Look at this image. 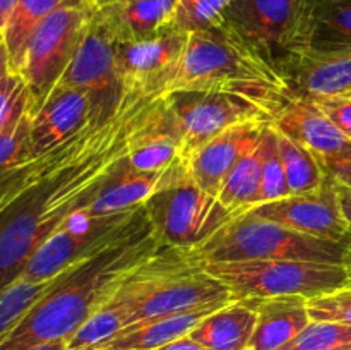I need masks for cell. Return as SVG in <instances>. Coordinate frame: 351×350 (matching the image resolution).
I'll use <instances>...</instances> for the list:
<instances>
[{
    "label": "cell",
    "instance_id": "cell-1",
    "mask_svg": "<svg viewBox=\"0 0 351 350\" xmlns=\"http://www.w3.org/2000/svg\"><path fill=\"white\" fill-rule=\"evenodd\" d=\"M161 96L123 91L71 163L0 213V290L21 277L34 250L72 213L96 201L127 160L134 136Z\"/></svg>",
    "mask_w": 351,
    "mask_h": 350
},
{
    "label": "cell",
    "instance_id": "cell-2",
    "mask_svg": "<svg viewBox=\"0 0 351 350\" xmlns=\"http://www.w3.org/2000/svg\"><path fill=\"white\" fill-rule=\"evenodd\" d=\"M163 247L146 216L125 237L58 275L47 294L3 340L0 350H31L67 340Z\"/></svg>",
    "mask_w": 351,
    "mask_h": 350
},
{
    "label": "cell",
    "instance_id": "cell-3",
    "mask_svg": "<svg viewBox=\"0 0 351 350\" xmlns=\"http://www.w3.org/2000/svg\"><path fill=\"white\" fill-rule=\"evenodd\" d=\"M232 93L281 108L291 93L281 71L254 54L223 26L189 34L178 72L167 93Z\"/></svg>",
    "mask_w": 351,
    "mask_h": 350
},
{
    "label": "cell",
    "instance_id": "cell-4",
    "mask_svg": "<svg viewBox=\"0 0 351 350\" xmlns=\"http://www.w3.org/2000/svg\"><path fill=\"white\" fill-rule=\"evenodd\" d=\"M127 305L129 325L235 301L192 250L163 247L115 292ZM127 325V326H129Z\"/></svg>",
    "mask_w": 351,
    "mask_h": 350
},
{
    "label": "cell",
    "instance_id": "cell-5",
    "mask_svg": "<svg viewBox=\"0 0 351 350\" xmlns=\"http://www.w3.org/2000/svg\"><path fill=\"white\" fill-rule=\"evenodd\" d=\"M144 208L165 247L187 250L204 244L237 216L216 196L199 187L185 158L165 168Z\"/></svg>",
    "mask_w": 351,
    "mask_h": 350
},
{
    "label": "cell",
    "instance_id": "cell-6",
    "mask_svg": "<svg viewBox=\"0 0 351 350\" xmlns=\"http://www.w3.org/2000/svg\"><path fill=\"white\" fill-rule=\"evenodd\" d=\"M348 240L336 242L304 235L278 223L242 213L219 229L211 239L195 247L192 254L201 263L297 259L343 264Z\"/></svg>",
    "mask_w": 351,
    "mask_h": 350
},
{
    "label": "cell",
    "instance_id": "cell-7",
    "mask_svg": "<svg viewBox=\"0 0 351 350\" xmlns=\"http://www.w3.org/2000/svg\"><path fill=\"white\" fill-rule=\"evenodd\" d=\"M232 290L235 301L300 295L311 299L350 283L345 264L297 259L202 263Z\"/></svg>",
    "mask_w": 351,
    "mask_h": 350
},
{
    "label": "cell",
    "instance_id": "cell-8",
    "mask_svg": "<svg viewBox=\"0 0 351 350\" xmlns=\"http://www.w3.org/2000/svg\"><path fill=\"white\" fill-rule=\"evenodd\" d=\"M95 10L89 0H65L33 31L19 69L29 91L31 115L43 106L67 71Z\"/></svg>",
    "mask_w": 351,
    "mask_h": 350
},
{
    "label": "cell",
    "instance_id": "cell-9",
    "mask_svg": "<svg viewBox=\"0 0 351 350\" xmlns=\"http://www.w3.org/2000/svg\"><path fill=\"white\" fill-rule=\"evenodd\" d=\"M146 216L144 205L108 216H91L86 208L79 209L34 250L19 278L33 283L53 280L75 263L125 237Z\"/></svg>",
    "mask_w": 351,
    "mask_h": 350
},
{
    "label": "cell",
    "instance_id": "cell-10",
    "mask_svg": "<svg viewBox=\"0 0 351 350\" xmlns=\"http://www.w3.org/2000/svg\"><path fill=\"white\" fill-rule=\"evenodd\" d=\"M311 2L233 0L219 26L285 74V67L297 54Z\"/></svg>",
    "mask_w": 351,
    "mask_h": 350
},
{
    "label": "cell",
    "instance_id": "cell-11",
    "mask_svg": "<svg viewBox=\"0 0 351 350\" xmlns=\"http://www.w3.org/2000/svg\"><path fill=\"white\" fill-rule=\"evenodd\" d=\"M165 100L182 137V156L189 158L223 130L249 122H273L276 110L256 100L232 93L171 91Z\"/></svg>",
    "mask_w": 351,
    "mask_h": 350
},
{
    "label": "cell",
    "instance_id": "cell-12",
    "mask_svg": "<svg viewBox=\"0 0 351 350\" xmlns=\"http://www.w3.org/2000/svg\"><path fill=\"white\" fill-rule=\"evenodd\" d=\"M245 213L304 235L336 242H345L351 237L339 202L338 184L331 175L315 191L263 202Z\"/></svg>",
    "mask_w": 351,
    "mask_h": 350
},
{
    "label": "cell",
    "instance_id": "cell-13",
    "mask_svg": "<svg viewBox=\"0 0 351 350\" xmlns=\"http://www.w3.org/2000/svg\"><path fill=\"white\" fill-rule=\"evenodd\" d=\"M117 47L119 41L95 10L91 24L57 86L86 89L96 113L112 110L123 93L117 75Z\"/></svg>",
    "mask_w": 351,
    "mask_h": 350
},
{
    "label": "cell",
    "instance_id": "cell-14",
    "mask_svg": "<svg viewBox=\"0 0 351 350\" xmlns=\"http://www.w3.org/2000/svg\"><path fill=\"white\" fill-rule=\"evenodd\" d=\"M187 38L171 30L153 40L119 43L117 75L122 91L165 95L178 72Z\"/></svg>",
    "mask_w": 351,
    "mask_h": 350
},
{
    "label": "cell",
    "instance_id": "cell-15",
    "mask_svg": "<svg viewBox=\"0 0 351 350\" xmlns=\"http://www.w3.org/2000/svg\"><path fill=\"white\" fill-rule=\"evenodd\" d=\"M98 115L101 113L95 112V103L86 89L57 86L31 120V158L67 143Z\"/></svg>",
    "mask_w": 351,
    "mask_h": 350
},
{
    "label": "cell",
    "instance_id": "cell-16",
    "mask_svg": "<svg viewBox=\"0 0 351 350\" xmlns=\"http://www.w3.org/2000/svg\"><path fill=\"white\" fill-rule=\"evenodd\" d=\"M269 124L266 120H249V122L237 124L185 158L189 170L199 187L218 198V192L221 191L226 177L250 151L256 150L264 129Z\"/></svg>",
    "mask_w": 351,
    "mask_h": 350
},
{
    "label": "cell",
    "instance_id": "cell-17",
    "mask_svg": "<svg viewBox=\"0 0 351 350\" xmlns=\"http://www.w3.org/2000/svg\"><path fill=\"white\" fill-rule=\"evenodd\" d=\"M271 124L280 132L311 150L321 161L351 154V139L305 96L291 95Z\"/></svg>",
    "mask_w": 351,
    "mask_h": 350
},
{
    "label": "cell",
    "instance_id": "cell-18",
    "mask_svg": "<svg viewBox=\"0 0 351 350\" xmlns=\"http://www.w3.org/2000/svg\"><path fill=\"white\" fill-rule=\"evenodd\" d=\"M351 57V0H312L295 58Z\"/></svg>",
    "mask_w": 351,
    "mask_h": 350
},
{
    "label": "cell",
    "instance_id": "cell-19",
    "mask_svg": "<svg viewBox=\"0 0 351 350\" xmlns=\"http://www.w3.org/2000/svg\"><path fill=\"white\" fill-rule=\"evenodd\" d=\"M178 0H122L96 7L119 43L146 41L173 30Z\"/></svg>",
    "mask_w": 351,
    "mask_h": 350
},
{
    "label": "cell",
    "instance_id": "cell-20",
    "mask_svg": "<svg viewBox=\"0 0 351 350\" xmlns=\"http://www.w3.org/2000/svg\"><path fill=\"white\" fill-rule=\"evenodd\" d=\"M182 156V137L165 95L134 136L127 161L141 172H161Z\"/></svg>",
    "mask_w": 351,
    "mask_h": 350
},
{
    "label": "cell",
    "instance_id": "cell-21",
    "mask_svg": "<svg viewBox=\"0 0 351 350\" xmlns=\"http://www.w3.org/2000/svg\"><path fill=\"white\" fill-rule=\"evenodd\" d=\"M257 321L247 350H280L308 323L307 299L300 295L256 301Z\"/></svg>",
    "mask_w": 351,
    "mask_h": 350
},
{
    "label": "cell",
    "instance_id": "cell-22",
    "mask_svg": "<svg viewBox=\"0 0 351 350\" xmlns=\"http://www.w3.org/2000/svg\"><path fill=\"white\" fill-rule=\"evenodd\" d=\"M256 321V301H233L206 316L189 336L208 350H247Z\"/></svg>",
    "mask_w": 351,
    "mask_h": 350
},
{
    "label": "cell",
    "instance_id": "cell-23",
    "mask_svg": "<svg viewBox=\"0 0 351 350\" xmlns=\"http://www.w3.org/2000/svg\"><path fill=\"white\" fill-rule=\"evenodd\" d=\"M226 304H215L208 307L194 309V311L180 312V314L161 316V318L137 321L125 326L112 342L106 343V349H130V350H156L167 343L187 336L206 316L218 311Z\"/></svg>",
    "mask_w": 351,
    "mask_h": 350
},
{
    "label": "cell",
    "instance_id": "cell-24",
    "mask_svg": "<svg viewBox=\"0 0 351 350\" xmlns=\"http://www.w3.org/2000/svg\"><path fill=\"white\" fill-rule=\"evenodd\" d=\"M285 75L297 96L351 98V57L331 60L295 58L285 67Z\"/></svg>",
    "mask_w": 351,
    "mask_h": 350
},
{
    "label": "cell",
    "instance_id": "cell-25",
    "mask_svg": "<svg viewBox=\"0 0 351 350\" xmlns=\"http://www.w3.org/2000/svg\"><path fill=\"white\" fill-rule=\"evenodd\" d=\"M161 172H141L123 161L108 184L105 185L96 201L86 208L91 216H108L115 213L139 208L156 191L161 180Z\"/></svg>",
    "mask_w": 351,
    "mask_h": 350
},
{
    "label": "cell",
    "instance_id": "cell-26",
    "mask_svg": "<svg viewBox=\"0 0 351 350\" xmlns=\"http://www.w3.org/2000/svg\"><path fill=\"white\" fill-rule=\"evenodd\" d=\"M263 139V137H261ZM263 194V144H257L226 177L218 199L235 215L249 211L261 205Z\"/></svg>",
    "mask_w": 351,
    "mask_h": 350
},
{
    "label": "cell",
    "instance_id": "cell-27",
    "mask_svg": "<svg viewBox=\"0 0 351 350\" xmlns=\"http://www.w3.org/2000/svg\"><path fill=\"white\" fill-rule=\"evenodd\" d=\"M276 129V127H274ZM278 134V148H280L281 163H283L285 175H287L290 194H307L315 191L328 180L329 174L326 170L324 163L315 156L311 150L298 144L287 134Z\"/></svg>",
    "mask_w": 351,
    "mask_h": 350
},
{
    "label": "cell",
    "instance_id": "cell-28",
    "mask_svg": "<svg viewBox=\"0 0 351 350\" xmlns=\"http://www.w3.org/2000/svg\"><path fill=\"white\" fill-rule=\"evenodd\" d=\"M127 325H129L127 305L113 294L106 304H103L65 340V350H101Z\"/></svg>",
    "mask_w": 351,
    "mask_h": 350
},
{
    "label": "cell",
    "instance_id": "cell-29",
    "mask_svg": "<svg viewBox=\"0 0 351 350\" xmlns=\"http://www.w3.org/2000/svg\"><path fill=\"white\" fill-rule=\"evenodd\" d=\"M64 2L65 0H17L12 16L3 31V41L9 51L10 71L19 72L24 50L33 31L40 26L41 21L47 19Z\"/></svg>",
    "mask_w": 351,
    "mask_h": 350
},
{
    "label": "cell",
    "instance_id": "cell-30",
    "mask_svg": "<svg viewBox=\"0 0 351 350\" xmlns=\"http://www.w3.org/2000/svg\"><path fill=\"white\" fill-rule=\"evenodd\" d=\"M53 280L33 283L24 278H17L0 290V345L19 325L26 312L47 294L48 288L53 285Z\"/></svg>",
    "mask_w": 351,
    "mask_h": 350
},
{
    "label": "cell",
    "instance_id": "cell-31",
    "mask_svg": "<svg viewBox=\"0 0 351 350\" xmlns=\"http://www.w3.org/2000/svg\"><path fill=\"white\" fill-rule=\"evenodd\" d=\"M280 350H351V326L343 323L311 321Z\"/></svg>",
    "mask_w": 351,
    "mask_h": 350
},
{
    "label": "cell",
    "instance_id": "cell-32",
    "mask_svg": "<svg viewBox=\"0 0 351 350\" xmlns=\"http://www.w3.org/2000/svg\"><path fill=\"white\" fill-rule=\"evenodd\" d=\"M232 2L233 0H178L173 30L191 34L219 26L223 14Z\"/></svg>",
    "mask_w": 351,
    "mask_h": 350
},
{
    "label": "cell",
    "instance_id": "cell-33",
    "mask_svg": "<svg viewBox=\"0 0 351 350\" xmlns=\"http://www.w3.org/2000/svg\"><path fill=\"white\" fill-rule=\"evenodd\" d=\"M261 144H263V194H261V205H263L291 194L281 163L278 134L273 124L264 129Z\"/></svg>",
    "mask_w": 351,
    "mask_h": 350
},
{
    "label": "cell",
    "instance_id": "cell-34",
    "mask_svg": "<svg viewBox=\"0 0 351 350\" xmlns=\"http://www.w3.org/2000/svg\"><path fill=\"white\" fill-rule=\"evenodd\" d=\"M29 112L0 129V177L31 158Z\"/></svg>",
    "mask_w": 351,
    "mask_h": 350
},
{
    "label": "cell",
    "instance_id": "cell-35",
    "mask_svg": "<svg viewBox=\"0 0 351 350\" xmlns=\"http://www.w3.org/2000/svg\"><path fill=\"white\" fill-rule=\"evenodd\" d=\"M307 311L312 321L343 323L351 326V281L341 288L307 299Z\"/></svg>",
    "mask_w": 351,
    "mask_h": 350
},
{
    "label": "cell",
    "instance_id": "cell-36",
    "mask_svg": "<svg viewBox=\"0 0 351 350\" xmlns=\"http://www.w3.org/2000/svg\"><path fill=\"white\" fill-rule=\"evenodd\" d=\"M31 113L29 91L19 72H7L0 81V129Z\"/></svg>",
    "mask_w": 351,
    "mask_h": 350
},
{
    "label": "cell",
    "instance_id": "cell-37",
    "mask_svg": "<svg viewBox=\"0 0 351 350\" xmlns=\"http://www.w3.org/2000/svg\"><path fill=\"white\" fill-rule=\"evenodd\" d=\"M312 100L326 117L351 139V98H336V96H305Z\"/></svg>",
    "mask_w": 351,
    "mask_h": 350
},
{
    "label": "cell",
    "instance_id": "cell-38",
    "mask_svg": "<svg viewBox=\"0 0 351 350\" xmlns=\"http://www.w3.org/2000/svg\"><path fill=\"white\" fill-rule=\"evenodd\" d=\"M328 174L335 178L338 184L346 185L351 189V154L348 156L332 158V160L322 161Z\"/></svg>",
    "mask_w": 351,
    "mask_h": 350
},
{
    "label": "cell",
    "instance_id": "cell-39",
    "mask_svg": "<svg viewBox=\"0 0 351 350\" xmlns=\"http://www.w3.org/2000/svg\"><path fill=\"white\" fill-rule=\"evenodd\" d=\"M156 350H208V349L202 345H199L197 342H194V340L187 335V336H182V338L175 340V342L167 343V345L160 347V349H156Z\"/></svg>",
    "mask_w": 351,
    "mask_h": 350
},
{
    "label": "cell",
    "instance_id": "cell-40",
    "mask_svg": "<svg viewBox=\"0 0 351 350\" xmlns=\"http://www.w3.org/2000/svg\"><path fill=\"white\" fill-rule=\"evenodd\" d=\"M338 184V182H336ZM338 194H339V202H341L343 215H345L346 222H348L350 232H351V189L346 185L338 184Z\"/></svg>",
    "mask_w": 351,
    "mask_h": 350
},
{
    "label": "cell",
    "instance_id": "cell-41",
    "mask_svg": "<svg viewBox=\"0 0 351 350\" xmlns=\"http://www.w3.org/2000/svg\"><path fill=\"white\" fill-rule=\"evenodd\" d=\"M17 0H0V31H5L7 23H9L12 10L16 7Z\"/></svg>",
    "mask_w": 351,
    "mask_h": 350
},
{
    "label": "cell",
    "instance_id": "cell-42",
    "mask_svg": "<svg viewBox=\"0 0 351 350\" xmlns=\"http://www.w3.org/2000/svg\"><path fill=\"white\" fill-rule=\"evenodd\" d=\"M7 72H10V60L5 41H3V43H0V81H2L3 75H5Z\"/></svg>",
    "mask_w": 351,
    "mask_h": 350
},
{
    "label": "cell",
    "instance_id": "cell-43",
    "mask_svg": "<svg viewBox=\"0 0 351 350\" xmlns=\"http://www.w3.org/2000/svg\"><path fill=\"white\" fill-rule=\"evenodd\" d=\"M31 350H65V340H58V342L45 343V345L34 347Z\"/></svg>",
    "mask_w": 351,
    "mask_h": 350
},
{
    "label": "cell",
    "instance_id": "cell-44",
    "mask_svg": "<svg viewBox=\"0 0 351 350\" xmlns=\"http://www.w3.org/2000/svg\"><path fill=\"white\" fill-rule=\"evenodd\" d=\"M345 268L346 271H348V277H350V281H351V237L348 240V246H346V254H345Z\"/></svg>",
    "mask_w": 351,
    "mask_h": 350
},
{
    "label": "cell",
    "instance_id": "cell-45",
    "mask_svg": "<svg viewBox=\"0 0 351 350\" xmlns=\"http://www.w3.org/2000/svg\"><path fill=\"white\" fill-rule=\"evenodd\" d=\"M95 7H101L106 5V3H112V2H122V0H89Z\"/></svg>",
    "mask_w": 351,
    "mask_h": 350
},
{
    "label": "cell",
    "instance_id": "cell-46",
    "mask_svg": "<svg viewBox=\"0 0 351 350\" xmlns=\"http://www.w3.org/2000/svg\"><path fill=\"white\" fill-rule=\"evenodd\" d=\"M0 43H3V33L0 31Z\"/></svg>",
    "mask_w": 351,
    "mask_h": 350
},
{
    "label": "cell",
    "instance_id": "cell-47",
    "mask_svg": "<svg viewBox=\"0 0 351 350\" xmlns=\"http://www.w3.org/2000/svg\"><path fill=\"white\" fill-rule=\"evenodd\" d=\"M106 350H130V349H106Z\"/></svg>",
    "mask_w": 351,
    "mask_h": 350
}]
</instances>
